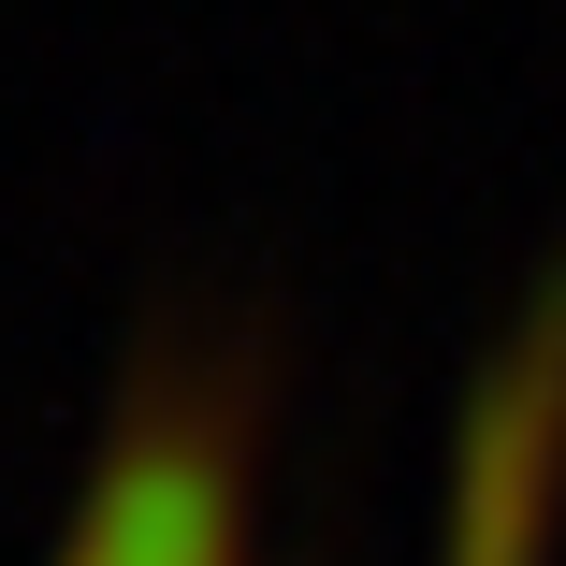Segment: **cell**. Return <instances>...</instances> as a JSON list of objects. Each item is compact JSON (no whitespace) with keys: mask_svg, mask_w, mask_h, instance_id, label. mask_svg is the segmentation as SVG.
Masks as SVG:
<instances>
[{"mask_svg":"<svg viewBox=\"0 0 566 566\" xmlns=\"http://www.w3.org/2000/svg\"><path fill=\"white\" fill-rule=\"evenodd\" d=\"M552 436H566V349H523L480 407V465H465V552L450 566H537V523H552ZM73 566H233L218 552V494L189 465H146L87 509V552Z\"/></svg>","mask_w":566,"mask_h":566,"instance_id":"1","label":"cell"}]
</instances>
